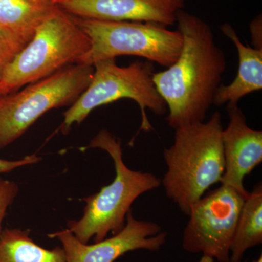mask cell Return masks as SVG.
<instances>
[{"label": "cell", "instance_id": "cell-1", "mask_svg": "<svg viewBox=\"0 0 262 262\" xmlns=\"http://www.w3.org/2000/svg\"><path fill=\"white\" fill-rule=\"evenodd\" d=\"M176 24L183 39L180 55L173 64L153 75L168 110L167 122L174 130L206 120L227 68L209 24L184 10Z\"/></svg>", "mask_w": 262, "mask_h": 262}, {"label": "cell", "instance_id": "cell-2", "mask_svg": "<svg viewBox=\"0 0 262 262\" xmlns=\"http://www.w3.org/2000/svg\"><path fill=\"white\" fill-rule=\"evenodd\" d=\"M222 115L215 112L207 122L177 128L173 144L164 150L167 171L161 184L167 196L185 214L210 187L222 181Z\"/></svg>", "mask_w": 262, "mask_h": 262}, {"label": "cell", "instance_id": "cell-3", "mask_svg": "<svg viewBox=\"0 0 262 262\" xmlns=\"http://www.w3.org/2000/svg\"><path fill=\"white\" fill-rule=\"evenodd\" d=\"M87 148H100L111 156L115 178L99 192L84 198L83 215L70 221L68 228L76 237L89 244L91 239L99 242L108 234H116L126 225L127 213L134 202L144 193L157 189L161 180L150 172L131 170L122 159L121 142L107 130H101Z\"/></svg>", "mask_w": 262, "mask_h": 262}, {"label": "cell", "instance_id": "cell-4", "mask_svg": "<svg viewBox=\"0 0 262 262\" xmlns=\"http://www.w3.org/2000/svg\"><path fill=\"white\" fill-rule=\"evenodd\" d=\"M91 48V41L76 20L61 8L36 29L34 35L0 77L3 96L77 63Z\"/></svg>", "mask_w": 262, "mask_h": 262}, {"label": "cell", "instance_id": "cell-5", "mask_svg": "<svg viewBox=\"0 0 262 262\" xmlns=\"http://www.w3.org/2000/svg\"><path fill=\"white\" fill-rule=\"evenodd\" d=\"M94 69L89 85L64 113L63 134H67L73 124L81 123L95 108L120 99L134 100L139 105V131L152 130L146 108L158 115H165L168 110L153 82V63L136 61L127 67H119L115 59L110 58L96 62Z\"/></svg>", "mask_w": 262, "mask_h": 262}, {"label": "cell", "instance_id": "cell-6", "mask_svg": "<svg viewBox=\"0 0 262 262\" xmlns=\"http://www.w3.org/2000/svg\"><path fill=\"white\" fill-rule=\"evenodd\" d=\"M91 41L89 51L77 63L96 62L120 56H134L168 67L178 59L183 39L178 30L150 22L76 20Z\"/></svg>", "mask_w": 262, "mask_h": 262}, {"label": "cell", "instance_id": "cell-7", "mask_svg": "<svg viewBox=\"0 0 262 262\" xmlns=\"http://www.w3.org/2000/svg\"><path fill=\"white\" fill-rule=\"evenodd\" d=\"M94 66H70L30 83L15 94L0 98V149L23 135L52 108L72 106L87 89Z\"/></svg>", "mask_w": 262, "mask_h": 262}, {"label": "cell", "instance_id": "cell-8", "mask_svg": "<svg viewBox=\"0 0 262 262\" xmlns=\"http://www.w3.org/2000/svg\"><path fill=\"white\" fill-rule=\"evenodd\" d=\"M248 194L222 184L198 200L187 215L189 221L183 232L184 251L202 253L218 262H230L229 248Z\"/></svg>", "mask_w": 262, "mask_h": 262}, {"label": "cell", "instance_id": "cell-9", "mask_svg": "<svg viewBox=\"0 0 262 262\" xmlns=\"http://www.w3.org/2000/svg\"><path fill=\"white\" fill-rule=\"evenodd\" d=\"M168 236L158 224L136 220L132 210L127 213L126 225L120 232L94 244L81 242L69 229L48 234L61 243L67 262H114L130 251H159Z\"/></svg>", "mask_w": 262, "mask_h": 262}, {"label": "cell", "instance_id": "cell-10", "mask_svg": "<svg viewBox=\"0 0 262 262\" xmlns=\"http://www.w3.org/2000/svg\"><path fill=\"white\" fill-rule=\"evenodd\" d=\"M58 7L81 18L105 21L150 22L172 26L184 0H56Z\"/></svg>", "mask_w": 262, "mask_h": 262}, {"label": "cell", "instance_id": "cell-11", "mask_svg": "<svg viewBox=\"0 0 262 262\" xmlns=\"http://www.w3.org/2000/svg\"><path fill=\"white\" fill-rule=\"evenodd\" d=\"M229 122L222 130L225 173L221 184L244 194V179L262 162V132L248 126L238 105H227Z\"/></svg>", "mask_w": 262, "mask_h": 262}, {"label": "cell", "instance_id": "cell-12", "mask_svg": "<svg viewBox=\"0 0 262 262\" xmlns=\"http://www.w3.org/2000/svg\"><path fill=\"white\" fill-rule=\"evenodd\" d=\"M221 30L234 43L238 54V70L233 81L217 90L213 104L234 105L245 96L262 89V50L246 46L229 24H223Z\"/></svg>", "mask_w": 262, "mask_h": 262}, {"label": "cell", "instance_id": "cell-13", "mask_svg": "<svg viewBox=\"0 0 262 262\" xmlns=\"http://www.w3.org/2000/svg\"><path fill=\"white\" fill-rule=\"evenodd\" d=\"M58 8L56 0H0V29L25 46Z\"/></svg>", "mask_w": 262, "mask_h": 262}, {"label": "cell", "instance_id": "cell-14", "mask_svg": "<svg viewBox=\"0 0 262 262\" xmlns=\"http://www.w3.org/2000/svg\"><path fill=\"white\" fill-rule=\"evenodd\" d=\"M261 244L262 186L259 182L243 205L229 248V261L242 262L247 250Z\"/></svg>", "mask_w": 262, "mask_h": 262}, {"label": "cell", "instance_id": "cell-15", "mask_svg": "<svg viewBox=\"0 0 262 262\" xmlns=\"http://www.w3.org/2000/svg\"><path fill=\"white\" fill-rule=\"evenodd\" d=\"M29 230L5 229L0 234V262H67L62 247L49 250L34 243Z\"/></svg>", "mask_w": 262, "mask_h": 262}, {"label": "cell", "instance_id": "cell-16", "mask_svg": "<svg viewBox=\"0 0 262 262\" xmlns=\"http://www.w3.org/2000/svg\"><path fill=\"white\" fill-rule=\"evenodd\" d=\"M24 47L23 44L0 29V77L7 66Z\"/></svg>", "mask_w": 262, "mask_h": 262}, {"label": "cell", "instance_id": "cell-17", "mask_svg": "<svg viewBox=\"0 0 262 262\" xmlns=\"http://www.w3.org/2000/svg\"><path fill=\"white\" fill-rule=\"evenodd\" d=\"M19 191L16 183L0 178V234L3 221L8 207L13 203Z\"/></svg>", "mask_w": 262, "mask_h": 262}, {"label": "cell", "instance_id": "cell-18", "mask_svg": "<svg viewBox=\"0 0 262 262\" xmlns=\"http://www.w3.org/2000/svg\"><path fill=\"white\" fill-rule=\"evenodd\" d=\"M41 158L34 154L17 160H3L0 158V174L8 173L15 169L25 165H32L40 161Z\"/></svg>", "mask_w": 262, "mask_h": 262}, {"label": "cell", "instance_id": "cell-19", "mask_svg": "<svg viewBox=\"0 0 262 262\" xmlns=\"http://www.w3.org/2000/svg\"><path fill=\"white\" fill-rule=\"evenodd\" d=\"M250 32L252 39L253 48L262 50V16L258 15L250 23Z\"/></svg>", "mask_w": 262, "mask_h": 262}, {"label": "cell", "instance_id": "cell-20", "mask_svg": "<svg viewBox=\"0 0 262 262\" xmlns=\"http://www.w3.org/2000/svg\"><path fill=\"white\" fill-rule=\"evenodd\" d=\"M199 262H214V259L209 257V256H203L200 259Z\"/></svg>", "mask_w": 262, "mask_h": 262}, {"label": "cell", "instance_id": "cell-21", "mask_svg": "<svg viewBox=\"0 0 262 262\" xmlns=\"http://www.w3.org/2000/svg\"><path fill=\"white\" fill-rule=\"evenodd\" d=\"M252 262H262V256H260V257H258L257 259L255 260V261H253Z\"/></svg>", "mask_w": 262, "mask_h": 262}, {"label": "cell", "instance_id": "cell-22", "mask_svg": "<svg viewBox=\"0 0 262 262\" xmlns=\"http://www.w3.org/2000/svg\"><path fill=\"white\" fill-rule=\"evenodd\" d=\"M2 96H3V94H2L1 90H0V98H1Z\"/></svg>", "mask_w": 262, "mask_h": 262}]
</instances>
